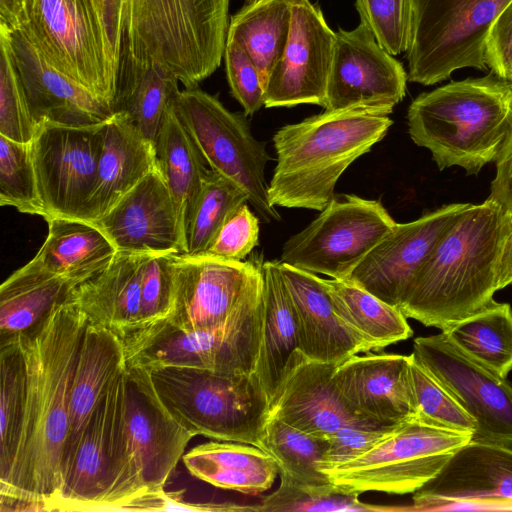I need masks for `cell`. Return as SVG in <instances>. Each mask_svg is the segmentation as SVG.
Wrapping results in <instances>:
<instances>
[{
	"mask_svg": "<svg viewBox=\"0 0 512 512\" xmlns=\"http://www.w3.org/2000/svg\"><path fill=\"white\" fill-rule=\"evenodd\" d=\"M123 382V424L133 467L148 493L162 490L195 436L164 406L146 368L126 364Z\"/></svg>",
	"mask_w": 512,
	"mask_h": 512,
	"instance_id": "ac0fdd59",
	"label": "cell"
},
{
	"mask_svg": "<svg viewBox=\"0 0 512 512\" xmlns=\"http://www.w3.org/2000/svg\"><path fill=\"white\" fill-rule=\"evenodd\" d=\"M412 511H512V448L470 440L413 493Z\"/></svg>",
	"mask_w": 512,
	"mask_h": 512,
	"instance_id": "2e32d148",
	"label": "cell"
},
{
	"mask_svg": "<svg viewBox=\"0 0 512 512\" xmlns=\"http://www.w3.org/2000/svg\"><path fill=\"white\" fill-rule=\"evenodd\" d=\"M334 309L369 351H378L413 335L402 311L349 279H324Z\"/></svg>",
	"mask_w": 512,
	"mask_h": 512,
	"instance_id": "d590c367",
	"label": "cell"
},
{
	"mask_svg": "<svg viewBox=\"0 0 512 512\" xmlns=\"http://www.w3.org/2000/svg\"><path fill=\"white\" fill-rule=\"evenodd\" d=\"M279 267L295 309L298 347L307 358L338 365L367 352L336 313L323 278L281 261Z\"/></svg>",
	"mask_w": 512,
	"mask_h": 512,
	"instance_id": "484cf974",
	"label": "cell"
},
{
	"mask_svg": "<svg viewBox=\"0 0 512 512\" xmlns=\"http://www.w3.org/2000/svg\"><path fill=\"white\" fill-rule=\"evenodd\" d=\"M105 121L88 126L39 123L30 143L47 219L85 220L95 186Z\"/></svg>",
	"mask_w": 512,
	"mask_h": 512,
	"instance_id": "5bb4252c",
	"label": "cell"
},
{
	"mask_svg": "<svg viewBox=\"0 0 512 512\" xmlns=\"http://www.w3.org/2000/svg\"><path fill=\"white\" fill-rule=\"evenodd\" d=\"M504 81L508 84V86L512 89V65L509 69V72L506 76V78L504 79Z\"/></svg>",
	"mask_w": 512,
	"mask_h": 512,
	"instance_id": "6f0895ef",
	"label": "cell"
},
{
	"mask_svg": "<svg viewBox=\"0 0 512 512\" xmlns=\"http://www.w3.org/2000/svg\"><path fill=\"white\" fill-rule=\"evenodd\" d=\"M411 382L417 414L423 419L452 430L474 434L475 419L448 390L410 355Z\"/></svg>",
	"mask_w": 512,
	"mask_h": 512,
	"instance_id": "f6af8a7d",
	"label": "cell"
},
{
	"mask_svg": "<svg viewBox=\"0 0 512 512\" xmlns=\"http://www.w3.org/2000/svg\"><path fill=\"white\" fill-rule=\"evenodd\" d=\"M487 68L505 79L512 65V0L493 22L486 43Z\"/></svg>",
	"mask_w": 512,
	"mask_h": 512,
	"instance_id": "816d5d0a",
	"label": "cell"
},
{
	"mask_svg": "<svg viewBox=\"0 0 512 512\" xmlns=\"http://www.w3.org/2000/svg\"><path fill=\"white\" fill-rule=\"evenodd\" d=\"M280 485L271 494L261 498L254 505L258 512H308V511H387L402 510L396 507H382L364 503L358 493L343 490L329 482L305 484L279 474Z\"/></svg>",
	"mask_w": 512,
	"mask_h": 512,
	"instance_id": "b9f144b4",
	"label": "cell"
},
{
	"mask_svg": "<svg viewBox=\"0 0 512 512\" xmlns=\"http://www.w3.org/2000/svg\"><path fill=\"white\" fill-rule=\"evenodd\" d=\"M412 356L475 419L472 440L512 448V385L461 351L441 331L414 340Z\"/></svg>",
	"mask_w": 512,
	"mask_h": 512,
	"instance_id": "9a60e30c",
	"label": "cell"
},
{
	"mask_svg": "<svg viewBox=\"0 0 512 512\" xmlns=\"http://www.w3.org/2000/svg\"><path fill=\"white\" fill-rule=\"evenodd\" d=\"M147 370L164 406L194 436L261 448L270 400L255 372L224 374L185 366Z\"/></svg>",
	"mask_w": 512,
	"mask_h": 512,
	"instance_id": "8992f818",
	"label": "cell"
},
{
	"mask_svg": "<svg viewBox=\"0 0 512 512\" xmlns=\"http://www.w3.org/2000/svg\"><path fill=\"white\" fill-rule=\"evenodd\" d=\"M335 40L336 32L317 6L310 0H292L287 44L266 83L264 106L324 108Z\"/></svg>",
	"mask_w": 512,
	"mask_h": 512,
	"instance_id": "ffe728a7",
	"label": "cell"
},
{
	"mask_svg": "<svg viewBox=\"0 0 512 512\" xmlns=\"http://www.w3.org/2000/svg\"><path fill=\"white\" fill-rule=\"evenodd\" d=\"M106 32L114 59L118 60L122 43L124 0H92Z\"/></svg>",
	"mask_w": 512,
	"mask_h": 512,
	"instance_id": "db71d44e",
	"label": "cell"
},
{
	"mask_svg": "<svg viewBox=\"0 0 512 512\" xmlns=\"http://www.w3.org/2000/svg\"><path fill=\"white\" fill-rule=\"evenodd\" d=\"M410 361V355H354L337 365L333 380L356 413L391 427L417 414Z\"/></svg>",
	"mask_w": 512,
	"mask_h": 512,
	"instance_id": "d4e9b609",
	"label": "cell"
},
{
	"mask_svg": "<svg viewBox=\"0 0 512 512\" xmlns=\"http://www.w3.org/2000/svg\"><path fill=\"white\" fill-rule=\"evenodd\" d=\"M46 221L48 234L33 259L77 286L103 271L117 254L108 236L92 222L64 217Z\"/></svg>",
	"mask_w": 512,
	"mask_h": 512,
	"instance_id": "836d02e7",
	"label": "cell"
},
{
	"mask_svg": "<svg viewBox=\"0 0 512 512\" xmlns=\"http://www.w3.org/2000/svg\"><path fill=\"white\" fill-rule=\"evenodd\" d=\"M156 167L154 145L125 115L114 113L103 126L97 177L85 221L101 219Z\"/></svg>",
	"mask_w": 512,
	"mask_h": 512,
	"instance_id": "4316f807",
	"label": "cell"
},
{
	"mask_svg": "<svg viewBox=\"0 0 512 512\" xmlns=\"http://www.w3.org/2000/svg\"><path fill=\"white\" fill-rule=\"evenodd\" d=\"M336 367L311 360L298 349L270 401L269 416L328 440L344 426L378 425L346 403L333 380Z\"/></svg>",
	"mask_w": 512,
	"mask_h": 512,
	"instance_id": "603a6c76",
	"label": "cell"
},
{
	"mask_svg": "<svg viewBox=\"0 0 512 512\" xmlns=\"http://www.w3.org/2000/svg\"><path fill=\"white\" fill-rule=\"evenodd\" d=\"M279 266L280 261L262 264L263 316L255 373L270 401L299 349L295 309Z\"/></svg>",
	"mask_w": 512,
	"mask_h": 512,
	"instance_id": "d6a6232c",
	"label": "cell"
},
{
	"mask_svg": "<svg viewBox=\"0 0 512 512\" xmlns=\"http://www.w3.org/2000/svg\"><path fill=\"white\" fill-rule=\"evenodd\" d=\"M174 107L210 169L237 184L264 222L279 221L264 175L272 157L253 136L246 115L230 112L197 87L180 91Z\"/></svg>",
	"mask_w": 512,
	"mask_h": 512,
	"instance_id": "7c38bea8",
	"label": "cell"
},
{
	"mask_svg": "<svg viewBox=\"0 0 512 512\" xmlns=\"http://www.w3.org/2000/svg\"><path fill=\"white\" fill-rule=\"evenodd\" d=\"M472 435L416 414L394 426L365 453L323 472L331 483L351 493L413 494L435 478Z\"/></svg>",
	"mask_w": 512,
	"mask_h": 512,
	"instance_id": "9c48e42d",
	"label": "cell"
},
{
	"mask_svg": "<svg viewBox=\"0 0 512 512\" xmlns=\"http://www.w3.org/2000/svg\"><path fill=\"white\" fill-rule=\"evenodd\" d=\"M94 224L108 236L120 253L186 252L179 216L158 167L149 172Z\"/></svg>",
	"mask_w": 512,
	"mask_h": 512,
	"instance_id": "7402d4cb",
	"label": "cell"
},
{
	"mask_svg": "<svg viewBox=\"0 0 512 512\" xmlns=\"http://www.w3.org/2000/svg\"><path fill=\"white\" fill-rule=\"evenodd\" d=\"M7 35L37 124L88 126L106 121L114 114L108 102L53 67L20 29Z\"/></svg>",
	"mask_w": 512,
	"mask_h": 512,
	"instance_id": "cb8c5ba5",
	"label": "cell"
},
{
	"mask_svg": "<svg viewBox=\"0 0 512 512\" xmlns=\"http://www.w3.org/2000/svg\"><path fill=\"white\" fill-rule=\"evenodd\" d=\"M174 103L165 115L154 147L157 167L173 198L186 243L187 223L209 169Z\"/></svg>",
	"mask_w": 512,
	"mask_h": 512,
	"instance_id": "e575fe53",
	"label": "cell"
},
{
	"mask_svg": "<svg viewBox=\"0 0 512 512\" xmlns=\"http://www.w3.org/2000/svg\"><path fill=\"white\" fill-rule=\"evenodd\" d=\"M263 273L221 324L183 331L163 322L139 329L123 339L126 364L146 369L185 366L224 374L255 372L262 331Z\"/></svg>",
	"mask_w": 512,
	"mask_h": 512,
	"instance_id": "ba28073f",
	"label": "cell"
},
{
	"mask_svg": "<svg viewBox=\"0 0 512 512\" xmlns=\"http://www.w3.org/2000/svg\"><path fill=\"white\" fill-rule=\"evenodd\" d=\"M262 264L261 258L254 257L233 261L175 254L173 306L160 322L183 331L223 323L261 272Z\"/></svg>",
	"mask_w": 512,
	"mask_h": 512,
	"instance_id": "d6986e66",
	"label": "cell"
},
{
	"mask_svg": "<svg viewBox=\"0 0 512 512\" xmlns=\"http://www.w3.org/2000/svg\"><path fill=\"white\" fill-rule=\"evenodd\" d=\"M125 366L123 340L104 327L87 323L70 390L62 477L87 419L109 384Z\"/></svg>",
	"mask_w": 512,
	"mask_h": 512,
	"instance_id": "f1b7e54d",
	"label": "cell"
},
{
	"mask_svg": "<svg viewBox=\"0 0 512 512\" xmlns=\"http://www.w3.org/2000/svg\"><path fill=\"white\" fill-rule=\"evenodd\" d=\"M461 351L501 377L512 372V308L496 301L442 330Z\"/></svg>",
	"mask_w": 512,
	"mask_h": 512,
	"instance_id": "74e56055",
	"label": "cell"
},
{
	"mask_svg": "<svg viewBox=\"0 0 512 512\" xmlns=\"http://www.w3.org/2000/svg\"><path fill=\"white\" fill-rule=\"evenodd\" d=\"M511 0H411L408 79L433 85L455 70L487 69L490 28Z\"/></svg>",
	"mask_w": 512,
	"mask_h": 512,
	"instance_id": "30bf717a",
	"label": "cell"
},
{
	"mask_svg": "<svg viewBox=\"0 0 512 512\" xmlns=\"http://www.w3.org/2000/svg\"><path fill=\"white\" fill-rule=\"evenodd\" d=\"M174 255H147L142 278L140 326L137 330L164 320L172 309Z\"/></svg>",
	"mask_w": 512,
	"mask_h": 512,
	"instance_id": "7dc6e473",
	"label": "cell"
},
{
	"mask_svg": "<svg viewBox=\"0 0 512 512\" xmlns=\"http://www.w3.org/2000/svg\"><path fill=\"white\" fill-rule=\"evenodd\" d=\"M37 128L14 64L8 35L0 31V135L29 144Z\"/></svg>",
	"mask_w": 512,
	"mask_h": 512,
	"instance_id": "ee69618b",
	"label": "cell"
},
{
	"mask_svg": "<svg viewBox=\"0 0 512 512\" xmlns=\"http://www.w3.org/2000/svg\"><path fill=\"white\" fill-rule=\"evenodd\" d=\"M329 440L294 428L269 416L261 448L276 461L279 474L305 484L329 483L321 470Z\"/></svg>",
	"mask_w": 512,
	"mask_h": 512,
	"instance_id": "ab89813d",
	"label": "cell"
},
{
	"mask_svg": "<svg viewBox=\"0 0 512 512\" xmlns=\"http://www.w3.org/2000/svg\"><path fill=\"white\" fill-rule=\"evenodd\" d=\"M292 0L247 3L231 17L227 39L235 42L258 68L264 85L287 44Z\"/></svg>",
	"mask_w": 512,
	"mask_h": 512,
	"instance_id": "8d00e7d4",
	"label": "cell"
},
{
	"mask_svg": "<svg viewBox=\"0 0 512 512\" xmlns=\"http://www.w3.org/2000/svg\"><path fill=\"white\" fill-rule=\"evenodd\" d=\"M30 0H0V31L11 33L24 24Z\"/></svg>",
	"mask_w": 512,
	"mask_h": 512,
	"instance_id": "11a10c76",
	"label": "cell"
},
{
	"mask_svg": "<svg viewBox=\"0 0 512 512\" xmlns=\"http://www.w3.org/2000/svg\"><path fill=\"white\" fill-rule=\"evenodd\" d=\"M182 461L199 480L246 495L267 491L279 474L273 457L254 445L239 442L209 441L186 452Z\"/></svg>",
	"mask_w": 512,
	"mask_h": 512,
	"instance_id": "4dcf8cb0",
	"label": "cell"
},
{
	"mask_svg": "<svg viewBox=\"0 0 512 512\" xmlns=\"http://www.w3.org/2000/svg\"><path fill=\"white\" fill-rule=\"evenodd\" d=\"M19 29L53 67L112 107L117 64L92 0H30Z\"/></svg>",
	"mask_w": 512,
	"mask_h": 512,
	"instance_id": "8fae6325",
	"label": "cell"
},
{
	"mask_svg": "<svg viewBox=\"0 0 512 512\" xmlns=\"http://www.w3.org/2000/svg\"><path fill=\"white\" fill-rule=\"evenodd\" d=\"M230 0H124L122 43L195 88L220 65ZM121 50V49H120Z\"/></svg>",
	"mask_w": 512,
	"mask_h": 512,
	"instance_id": "5b68a950",
	"label": "cell"
},
{
	"mask_svg": "<svg viewBox=\"0 0 512 512\" xmlns=\"http://www.w3.org/2000/svg\"><path fill=\"white\" fill-rule=\"evenodd\" d=\"M178 82L166 66L134 57L121 47L113 113L125 115L155 145L165 115L180 93Z\"/></svg>",
	"mask_w": 512,
	"mask_h": 512,
	"instance_id": "f546056e",
	"label": "cell"
},
{
	"mask_svg": "<svg viewBox=\"0 0 512 512\" xmlns=\"http://www.w3.org/2000/svg\"><path fill=\"white\" fill-rule=\"evenodd\" d=\"M494 162L496 174L487 200L512 213V128Z\"/></svg>",
	"mask_w": 512,
	"mask_h": 512,
	"instance_id": "f5cc1de1",
	"label": "cell"
},
{
	"mask_svg": "<svg viewBox=\"0 0 512 512\" xmlns=\"http://www.w3.org/2000/svg\"><path fill=\"white\" fill-rule=\"evenodd\" d=\"M245 203L248 197L237 184L209 169L187 223L184 254L203 255L226 219Z\"/></svg>",
	"mask_w": 512,
	"mask_h": 512,
	"instance_id": "60d3db41",
	"label": "cell"
},
{
	"mask_svg": "<svg viewBox=\"0 0 512 512\" xmlns=\"http://www.w3.org/2000/svg\"><path fill=\"white\" fill-rule=\"evenodd\" d=\"M412 141L439 170L477 175L495 161L512 128V89L493 72L454 81L416 97L407 112Z\"/></svg>",
	"mask_w": 512,
	"mask_h": 512,
	"instance_id": "277c9868",
	"label": "cell"
},
{
	"mask_svg": "<svg viewBox=\"0 0 512 512\" xmlns=\"http://www.w3.org/2000/svg\"><path fill=\"white\" fill-rule=\"evenodd\" d=\"M395 224L377 200L334 195L306 228L284 243L281 262L332 279H348Z\"/></svg>",
	"mask_w": 512,
	"mask_h": 512,
	"instance_id": "4fadbf2b",
	"label": "cell"
},
{
	"mask_svg": "<svg viewBox=\"0 0 512 512\" xmlns=\"http://www.w3.org/2000/svg\"><path fill=\"white\" fill-rule=\"evenodd\" d=\"M512 213L485 200L469 204L411 282L399 307L441 331L492 305Z\"/></svg>",
	"mask_w": 512,
	"mask_h": 512,
	"instance_id": "7a4b0ae2",
	"label": "cell"
},
{
	"mask_svg": "<svg viewBox=\"0 0 512 512\" xmlns=\"http://www.w3.org/2000/svg\"><path fill=\"white\" fill-rule=\"evenodd\" d=\"M227 79L233 97L246 116L256 113L265 102V85L258 68L248 55L227 39L224 51Z\"/></svg>",
	"mask_w": 512,
	"mask_h": 512,
	"instance_id": "681fc988",
	"label": "cell"
},
{
	"mask_svg": "<svg viewBox=\"0 0 512 512\" xmlns=\"http://www.w3.org/2000/svg\"><path fill=\"white\" fill-rule=\"evenodd\" d=\"M87 323L70 297L18 336L27 363V405L12 469L0 481L1 512L52 511L62 485L70 390Z\"/></svg>",
	"mask_w": 512,
	"mask_h": 512,
	"instance_id": "6da1fadb",
	"label": "cell"
},
{
	"mask_svg": "<svg viewBox=\"0 0 512 512\" xmlns=\"http://www.w3.org/2000/svg\"><path fill=\"white\" fill-rule=\"evenodd\" d=\"M469 204H448L414 221L396 223L348 279L399 308L418 271Z\"/></svg>",
	"mask_w": 512,
	"mask_h": 512,
	"instance_id": "44dd1931",
	"label": "cell"
},
{
	"mask_svg": "<svg viewBox=\"0 0 512 512\" xmlns=\"http://www.w3.org/2000/svg\"><path fill=\"white\" fill-rule=\"evenodd\" d=\"M0 205L21 213L47 218L42 201L30 143H20L0 135Z\"/></svg>",
	"mask_w": 512,
	"mask_h": 512,
	"instance_id": "7bdbcfd3",
	"label": "cell"
},
{
	"mask_svg": "<svg viewBox=\"0 0 512 512\" xmlns=\"http://www.w3.org/2000/svg\"><path fill=\"white\" fill-rule=\"evenodd\" d=\"M393 121L368 110H325L273 136L277 164L268 184L274 207L321 211L343 172L387 134Z\"/></svg>",
	"mask_w": 512,
	"mask_h": 512,
	"instance_id": "3957f363",
	"label": "cell"
},
{
	"mask_svg": "<svg viewBox=\"0 0 512 512\" xmlns=\"http://www.w3.org/2000/svg\"><path fill=\"white\" fill-rule=\"evenodd\" d=\"M147 255L117 252L103 271L74 289L71 298L88 323L104 327L122 340L139 328Z\"/></svg>",
	"mask_w": 512,
	"mask_h": 512,
	"instance_id": "83f0119b",
	"label": "cell"
},
{
	"mask_svg": "<svg viewBox=\"0 0 512 512\" xmlns=\"http://www.w3.org/2000/svg\"><path fill=\"white\" fill-rule=\"evenodd\" d=\"M123 372L109 384L87 419L52 511H127L146 494L124 430Z\"/></svg>",
	"mask_w": 512,
	"mask_h": 512,
	"instance_id": "52a82bcc",
	"label": "cell"
},
{
	"mask_svg": "<svg viewBox=\"0 0 512 512\" xmlns=\"http://www.w3.org/2000/svg\"><path fill=\"white\" fill-rule=\"evenodd\" d=\"M393 427L350 425L340 428L329 439L321 470L333 468L360 456L382 440Z\"/></svg>",
	"mask_w": 512,
	"mask_h": 512,
	"instance_id": "f907efd6",
	"label": "cell"
},
{
	"mask_svg": "<svg viewBox=\"0 0 512 512\" xmlns=\"http://www.w3.org/2000/svg\"><path fill=\"white\" fill-rule=\"evenodd\" d=\"M259 232V218L245 203L226 219L203 255L244 261L258 246Z\"/></svg>",
	"mask_w": 512,
	"mask_h": 512,
	"instance_id": "c3c4849f",
	"label": "cell"
},
{
	"mask_svg": "<svg viewBox=\"0 0 512 512\" xmlns=\"http://www.w3.org/2000/svg\"><path fill=\"white\" fill-rule=\"evenodd\" d=\"M407 74L360 22L336 32L325 110H368L389 115L405 96Z\"/></svg>",
	"mask_w": 512,
	"mask_h": 512,
	"instance_id": "e0dca14e",
	"label": "cell"
},
{
	"mask_svg": "<svg viewBox=\"0 0 512 512\" xmlns=\"http://www.w3.org/2000/svg\"><path fill=\"white\" fill-rule=\"evenodd\" d=\"M255 1H258V0H247L248 3L255 2Z\"/></svg>",
	"mask_w": 512,
	"mask_h": 512,
	"instance_id": "680465c9",
	"label": "cell"
},
{
	"mask_svg": "<svg viewBox=\"0 0 512 512\" xmlns=\"http://www.w3.org/2000/svg\"><path fill=\"white\" fill-rule=\"evenodd\" d=\"M512 284V223L504 240L497 271V289L501 290Z\"/></svg>",
	"mask_w": 512,
	"mask_h": 512,
	"instance_id": "9f6ffc18",
	"label": "cell"
},
{
	"mask_svg": "<svg viewBox=\"0 0 512 512\" xmlns=\"http://www.w3.org/2000/svg\"><path fill=\"white\" fill-rule=\"evenodd\" d=\"M77 285L34 259L0 286V337L6 341L29 332L70 299Z\"/></svg>",
	"mask_w": 512,
	"mask_h": 512,
	"instance_id": "1f68e13d",
	"label": "cell"
},
{
	"mask_svg": "<svg viewBox=\"0 0 512 512\" xmlns=\"http://www.w3.org/2000/svg\"><path fill=\"white\" fill-rule=\"evenodd\" d=\"M0 481L18 450L27 405V363L19 337L0 342Z\"/></svg>",
	"mask_w": 512,
	"mask_h": 512,
	"instance_id": "f35d334b",
	"label": "cell"
},
{
	"mask_svg": "<svg viewBox=\"0 0 512 512\" xmlns=\"http://www.w3.org/2000/svg\"><path fill=\"white\" fill-rule=\"evenodd\" d=\"M361 23L391 55L407 49L411 0H356Z\"/></svg>",
	"mask_w": 512,
	"mask_h": 512,
	"instance_id": "bcb514c9",
	"label": "cell"
}]
</instances>
